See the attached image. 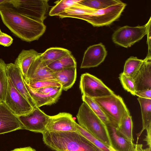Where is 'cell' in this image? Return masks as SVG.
I'll return each instance as SVG.
<instances>
[{
	"instance_id": "1",
	"label": "cell",
	"mask_w": 151,
	"mask_h": 151,
	"mask_svg": "<svg viewBox=\"0 0 151 151\" xmlns=\"http://www.w3.org/2000/svg\"><path fill=\"white\" fill-rule=\"evenodd\" d=\"M0 15L6 26L16 36L24 41L31 42L38 40L46 30L44 23L22 14L10 4L0 8Z\"/></svg>"
},
{
	"instance_id": "2",
	"label": "cell",
	"mask_w": 151,
	"mask_h": 151,
	"mask_svg": "<svg viewBox=\"0 0 151 151\" xmlns=\"http://www.w3.org/2000/svg\"><path fill=\"white\" fill-rule=\"evenodd\" d=\"M44 144L55 151H102L77 132H50L42 134Z\"/></svg>"
},
{
	"instance_id": "3",
	"label": "cell",
	"mask_w": 151,
	"mask_h": 151,
	"mask_svg": "<svg viewBox=\"0 0 151 151\" xmlns=\"http://www.w3.org/2000/svg\"><path fill=\"white\" fill-rule=\"evenodd\" d=\"M76 116L81 127L104 145L113 149L106 126L85 102H83L80 106Z\"/></svg>"
},
{
	"instance_id": "4",
	"label": "cell",
	"mask_w": 151,
	"mask_h": 151,
	"mask_svg": "<svg viewBox=\"0 0 151 151\" xmlns=\"http://www.w3.org/2000/svg\"><path fill=\"white\" fill-rule=\"evenodd\" d=\"M92 99L100 107L110 123L116 128L125 116L130 114L122 98L114 93Z\"/></svg>"
},
{
	"instance_id": "5",
	"label": "cell",
	"mask_w": 151,
	"mask_h": 151,
	"mask_svg": "<svg viewBox=\"0 0 151 151\" xmlns=\"http://www.w3.org/2000/svg\"><path fill=\"white\" fill-rule=\"evenodd\" d=\"M48 1L47 0H11L10 4L22 14L44 23L49 13Z\"/></svg>"
},
{
	"instance_id": "6",
	"label": "cell",
	"mask_w": 151,
	"mask_h": 151,
	"mask_svg": "<svg viewBox=\"0 0 151 151\" xmlns=\"http://www.w3.org/2000/svg\"><path fill=\"white\" fill-rule=\"evenodd\" d=\"M126 5L122 2L93 13L84 14L79 19L87 22L93 27L108 25L119 18Z\"/></svg>"
},
{
	"instance_id": "7",
	"label": "cell",
	"mask_w": 151,
	"mask_h": 151,
	"mask_svg": "<svg viewBox=\"0 0 151 151\" xmlns=\"http://www.w3.org/2000/svg\"><path fill=\"white\" fill-rule=\"evenodd\" d=\"M79 88L82 95L92 99L108 96L114 93L99 79L88 73L81 75Z\"/></svg>"
},
{
	"instance_id": "8",
	"label": "cell",
	"mask_w": 151,
	"mask_h": 151,
	"mask_svg": "<svg viewBox=\"0 0 151 151\" xmlns=\"http://www.w3.org/2000/svg\"><path fill=\"white\" fill-rule=\"evenodd\" d=\"M148 23L141 26H125L115 31L112 35L114 42L122 47L128 48L141 40L147 34Z\"/></svg>"
},
{
	"instance_id": "9",
	"label": "cell",
	"mask_w": 151,
	"mask_h": 151,
	"mask_svg": "<svg viewBox=\"0 0 151 151\" xmlns=\"http://www.w3.org/2000/svg\"><path fill=\"white\" fill-rule=\"evenodd\" d=\"M8 79V87L4 103L17 117L26 115L34 107L16 89Z\"/></svg>"
},
{
	"instance_id": "10",
	"label": "cell",
	"mask_w": 151,
	"mask_h": 151,
	"mask_svg": "<svg viewBox=\"0 0 151 151\" xmlns=\"http://www.w3.org/2000/svg\"><path fill=\"white\" fill-rule=\"evenodd\" d=\"M50 116L35 106L29 113L18 117L24 129L42 134L47 131L46 126Z\"/></svg>"
},
{
	"instance_id": "11",
	"label": "cell",
	"mask_w": 151,
	"mask_h": 151,
	"mask_svg": "<svg viewBox=\"0 0 151 151\" xmlns=\"http://www.w3.org/2000/svg\"><path fill=\"white\" fill-rule=\"evenodd\" d=\"M76 124L71 114L61 112L50 116L46 129L50 132H77Z\"/></svg>"
},
{
	"instance_id": "12",
	"label": "cell",
	"mask_w": 151,
	"mask_h": 151,
	"mask_svg": "<svg viewBox=\"0 0 151 151\" xmlns=\"http://www.w3.org/2000/svg\"><path fill=\"white\" fill-rule=\"evenodd\" d=\"M41 54L35 59L28 70L27 78L24 79L27 83L42 81H56L54 72L42 60Z\"/></svg>"
},
{
	"instance_id": "13",
	"label": "cell",
	"mask_w": 151,
	"mask_h": 151,
	"mask_svg": "<svg viewBox=\"0 0 151 151\" xmlns=\"http://www.w3.org/2000/svg\"><path fill=\"white\" fill-rule=\"evenodd\" d=\"M107 54L104 45L101 43L89 46L84 52L80 68L98 66L104 61Z\"/></svg>"
},
{
	"instance_id": "14",
	"label": "cell",
	"mask_w": 151,
	"mask_h": 151,
	"mask_svg": "<svg viewBox=\"0 0 151 151\" xmlns=\"http://www.w3.org/2000/svg\"><path fill=\"white\" fill-rule=\"evenodd\" d=\"M21 129L24 128L18 117L0 102V134Z\"/></svg>"
},
{
	"instance_id": "15",
	"label": "cell",
	"mask_w": 151,
	"mask_h": 151,
	"mask_svg": "<svg viewBox=\"0 0 151 151\" xmlns=\"http://www.w3.org/2000/svg\"><path fill=\"white\" fill-rule=\"evenodd\" d=\"M6 72L16 89L34 107L35 106L25 86L24 78L19 67L14 63L6 64Z\"/></svg>"
},
{
	"instance_id": "16",
	"label": "cell",
	"mask_w": 151,
	"mask_h": 151,
	"mask_svg": "<svg viewBox=\"0 0 151 151\" xmlns=\"http://www.w3.org/2000/svg\"><path fill=\"white\" fill-rule=\"evenodd\" d=\"M136 91L151 89V56L147 55L132 77Z\"/></svg>"
},
{
	"instance_id": "17",
	"label": "cell",
	"mask_w": 151,
	"mask_h": 151,
	"mask_svg": "<svg viewBox=\"0 0 151 151\" xmlns=\"http://www.w3.org/2000/svg\"><path fill=\"white\" fill-rule=\"evenodd\" d=\"M27 89L34 103L35 106L40 107L44 105H49L55 103L60 96L63 90L61 86L58 87L46 94L38 93L30 88L24 78Z\"/></svg>"
},
{
	"instance_id": "18",
	"label": "cell",
	"mask_w": 151,
	"mask_h": 151,
	"mask_svg": "<svg viewBox=\"0 0 151 151\" xmlns=\"http://www.w3.org/2000/svg\"><path fill=\"white\" fill-rule=\"evenodd\" d=\"M106 127L111 147L114 151H134V144L120 134L115 126L111 123Z\"/></svg>"
},
{
	"instance_id": "19",
	"label": "cell",
	"mask_w": 151,
	"mask_h": 151,
	"mask_svg": "<svg viewBox=\"0 0 151 151\" xmlns=\"http://www.w3.org/2000/svg\"><path fill=\"white\" fill-rule=\"evenodd\" d=\"M41 53L33 49L23 50L16 58L14 64L20 69L24 79L27 78L28 71L31 65Z\"/></svg>"
},
{
	"instance_id": "20",
	"label": "cell",
	"mask_w": 151,
	"mask_h": 151,
	"mask_svg": "<svg viewBox=\"0 0 151 151\" xmlns=\"http://www.w3.org/2000/svg\"><path fill=\"white\" fill-rule=\"evenodd\" d=\"M55 80L61 85L63 90L67 91L75 83L77 76L76 67L64 68L54 72Z\"/></svg>"
},
{
	"instance_id": "21",
	"label": "cell",
	"mask_w": 151,
	"mask_h": 151,
	"mask_svg": "<svg viewBox=\"0 0 151 151\" xmlns=\"http://www.w3.org/2000/svg\"><path fill=\"white\" fill-rule=\"evenodd\" d=\"M137 100L141 107L142 123V130L137 134L138 139L143 132L151 126V99L138 97Z\"/></svg>"
},
{
	"instance_id": "22",
	"label": "cell",
	"mask_w": 151,
	"mask_h": 151,
	"mask_svg": "<svg viewBox=\"0 0 151 151\" xmlns=\"http://www.w3.org/2000/svg\"><path fill=\"white\" fill-rule=\"evenodd\" d=\"M71 52L68 50L59 47H52L47 49L40 56L42 60L47 65L50 63L59 60L63 57Z\"/></svg>"
},
{
	"instance_id": "23",
	"label": "cell",
	"mask_w": 151,
	"mask_h": 151,
	"mask_svg": "<svg viewBox=\"0 0 151 151\" xmlns=\"http://www.w3.org/2000/svg\"><path fill=\"white\" fill-rule=\"evenodd\" d=\"M133 122L130 114L125 116L116 129L118 132L129 141L133 142Z\"/></svg>"
},
{
	"instance_id": "24",
	"label": "cell",
	"mask_w": 151,
	"mask_h": 151,
	"mask_svg": "<svg viewBox=\"0 0 151 151\" xmlns=\"http://www.w3.org/2000/svg\"><path fill=\"white\" fill-rule=\"evenodd\" d=\"M144 60L139 59L137 57L131 56L126 61L123 74L125 76L132 77L140 67Z\"/></svg>"
},
{
	"instance_id": "25",
	"label": "cell",
	"mask_w": 151,
	"mask_h": 151,
	"mask_svg": "<svg viewBox=\"0 0 151 151\" xmlns=\"http://www.w3.org/2000/svg\"><path fill=\"white\" fill-rule=\"evenodd\" d=\"M121 2L119 0H81L79 3L84 6L99 10Z\"/></svg>"
},
{
	"instance_id": "26",
	"label": "cell",
	"mask_w": 151,
	"mask_h": 151,
	"mask_svg": "<svg viewBox=\"0 0 151 151\" xmlns=\"http://www.w3.org/2000/svg\"><path fill=\"white\" fill-rule=\"evenodd\" d=\"M6 65L4 61L0 58V102L2 103L4 102L8 85Z\"/></svg>"
},
{
	"instance_id": "27",
	"label": "cell",
	"mask_w": 151,
	"mask_h": 151,
	"mask_svg": "<svg viewBox=\"0 0 151 151\" xmlns=\"http://www.w3.org/2000/svg\"><path fill=\"white\" fill-rule=\"evenodd\" d=\"M82 99L83 101L88 105L93 112L101 120L106 127L111 124L103 111L92 99L82 95Z\"/></svg>"
},
{
	"instance_id": "28",
	"label": "cell",
	"mask_w": 151,
	"mask_h": 151,
	"mask_svg": "<svg viewBox=\"0 0 151 151\" xmlns=\"http://www.w3.org/2000/svg\"><path fill=\"white\" fill-rule=\"evenodd\" d=\"M81 0H62L55 2L56 4L50 10L49 14L50 16H58L66 8L79 2Z\"/></svg>"
},
{
	"instance_id": "29",
	"label": "cell",
	"mask_w": 151,
	"mask_h": 151,
	"mask_svg": "<svg viewBox=\"0 0 151 151\" xmlns=\"http://www.w3.org/2000/svg\"><path fill=\"white\" fill-rule=\"evenodd\" d=\"M77 132H79L85 137L102 151H114L104 145L102 143L91 135L77 123Z\"/></svg>"
},
{
	"instance_id": "30",
	"label": "cell",
	"mask_w": 151,
	"mask_h": 151,
	"mask_svg": "<svg viewBox=\"0 0 151 151\" xmlns=\"http://www.w3.org/2000/svg\"><path fill=\"white\" fill-rule=\"evenodd\" d=\"M119 78L124 88L132 95L135 96V87L132 78L127 76L122 73L119 74Z\"/></svg>"
},
{
	"instance_id": "31",
	"label": "cell",
	"mask_w": 151,
	"mask_h": 151,
	"mask_svg": "<svg viewBox=\"0 0 151 151\" xmlns=\"http://www.w3.org/2000/svg\"><path fill=\"white\" fill-rule=\"evenodd\" d=\"M27 84L30 88L33 89H37L50 86L57 87L61 86L58 82L54 81H40L30 82Z\"/></svg>"
},
{
	"instance_id": "32",
	"label": "cell",
	"mask_w": 151,
	"mask_h": 151,
	"mask_svg": "<svg viewBox=\"0 0 151 151\" xmlns=\"http://www.w3.org/2000/svg\"><path fill=\"white\" fill-rule=\"evenodd\" d=\"M59 60L64 68L76 67V62L71 53L64 56Z\"/></svg>"
},
{
	"instance_id": "33",
	"label": "cell",
	"mask_w": 151,
	"mask_h": 151,
	"mask_svg": "<svg viewBox=\"0 0 151 151\" xmlns=\"http://www.w3.org/2000/svg\"><path fill=\"white\" fill-rule=\"evenodd\" d=\"M47 67L53 72L60 71L64 68L59 60L53 61L47 65Z\"/></svg>"
},
{
	"instance_id": "34",
	"label": "cell",
	"mask_w": 151,
	"mask_h": 151,
	"mask_svg": "<svg viewBox=\"0 0 151 151\" xmlns=\"http://www.w3.org/2000/svg\"><path fill=\"white\" fill-rule=\"evenodd\" d=\"M13 41V39L10 36L5 33L0 35V45L5 47L11 45Z\"/></svg>"
},
{
	"instance_id": "35",
	"label": "cell",
	"mask_w": 151,
	"mask_h": 151,
	"mask_svg": "<svg viewBox=\"0 0 151 151\" xmlns=\"http://www.w3.org/2000/svg\"><path fill=\"white\" fill-rule=\"evenodd\" d=\"M135 95L142 98L151 99V89L136 91Z\"/></svg>"
},
{
	"instance_id": "36",
	"label": "cell",
	"mask_w": 151,
	"mask_h": 151,
	"mask_svg": "<svg viewBox=\"0 0 151 151\" xmlns=\"http://www.w3.org/2000/svg\"><path fill=\"white\" fill-rule=\"evenodd\" d=\"M151 17L148 21L147 29L146 35L147 36V43L148 46V53L147 55L151 56Z\"/></svg>"
},
{
	"instance_id": "37",
	"label": "cell",
	"mask_w": 151,
	"mask_h": 151,
	"mask_svg": "<svg viewBox=\"0 0 151 151\" xmlns=\"http://www.w3.org/2000/svg\"><path fill=\"white\" fill-rule=\"evenodd\" d=\"M57 87L50 86L40 88L37 89H33L37 92L42 94H46L50 93L52 91L56 89Z\"/></svg>"
},
{
	"instance_id": "38",
	"label": "cell",
	"mask_w": 151,
	"mask_h": 151,
	"mask_svg": "<svg viewBox=\"0 0 151 151\" xmlns=\"http://www.w3.org/2000/svg\"><path fill=\"white\" fill-rule=\"evenodd\" d=\"M146 130L147 131V135L145 136L143 141L146 142L148 147H151V126L148 127Z\"/></svg>"
},
{
	"instance_id": "39",
	"label": "cell",
	"mask_w": 151,
	"mask_h": 151,
	"mask_svg": "<svg viewBox=\"0 0 151 151\" xmlns=\"http://www.w3.org/2000/svg\"><path fill=\"white\" fill-rule=\"evenodd\" d=\"M11 151H36L30 147L15 149Z\"/></svg>"
},
{
	"instance_id": "40",
	"label": "cell",
	"mask_w": 151,
	"mask_h": 151,
	"mask_svg": "<svg viewBox=\"0 0 151 151\" xmlns=\"http://www.w3.org/2000/svg\"><path fill=\"white\" fill-rule=\"evenodd\" d=\"M11 0H0V8L5 5L10 4Z\"/></svg>"
},
{
	"instance_id": "41",
	"label": "cell",
	"mask_w": 151,
	"mask_h": 151,
	"mask_svg": "<svg viewBox=\"0 0 151 151\" xmlns=\"http://www.w3.org/2000/svg\"><path fill=\"white\" fill-rule=\"evenodd\" d=\"M136 151H143V145L142 144H134Z\"/></svg>"
},
{
	"instance_id": "42",
	"label": "cell",
	"mask_w": 151,
	"mask_h": 151,
	"mask_svg": "<svg viewBox=\"0 0 151 151\" xmlns=\"http://www.w3.org/2000/svg\"><path fill=\"white\" fill-rule=\"evenodd\" d=\"M143 151H151V147H148L144 149H143Z\"/></svg>"
},
{
	"instance_id": "43",
	"label": "cell",
	"mask_w": 151,
	"mask_h": 151,
	"mask_svg": "<svg viewBox=\"0 0 151 151\" xmlns=\"http://www.w3.org/2000/svg\"><path fill=\"white\" fill-rule=\"evenodd\" d=\"M5 34V33L2 32L1 31V29H0V35H4Z\"/></svg>"
},
{
	"instance_id": "44",
	"label": "cell",
	"mask_w": 151,
	"mask_h": 151,
	"mask_svg": "<svg viewBox=\"0 0 151 151\" xmlns=\"http://www.w3.org/2000/svg\"><path fill=\"white\" fill-rule=\"evenodd\" d=\"M134 151H136V150H135H135H134Z\"/></svg>"
}]
</instances>
